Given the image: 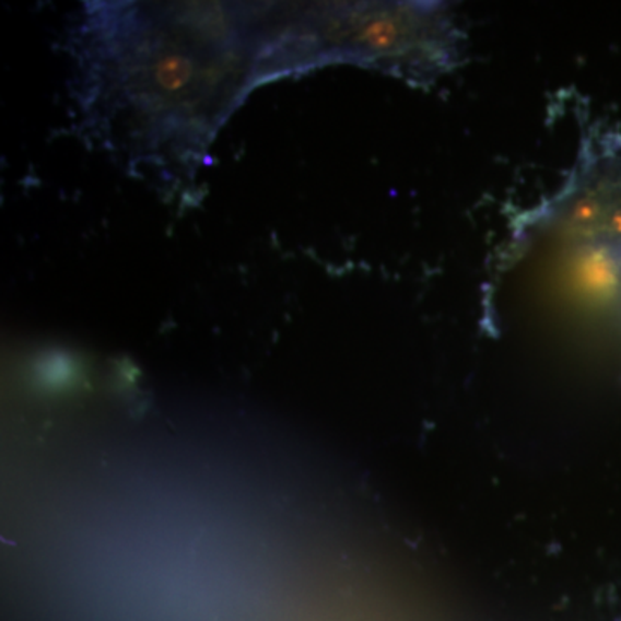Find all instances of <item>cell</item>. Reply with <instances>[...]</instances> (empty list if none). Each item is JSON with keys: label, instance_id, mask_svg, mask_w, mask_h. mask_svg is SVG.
Listing matches in <instances>:
<instances>
[{"label": "cell", "instance_id": "obj_2", "mask_svg": "<svg viewBox=\"0 0 621 621\" xmlns=\"http://www.w3.org/2000/svg\"><path fill=\"white\" fill-rule=\"evenodd\" d=\"M560 238L596 286L621 297V136L585 131L563 187L530 216Z\"/></svg>", "mask_w": 621, "mask_h": 621}, {"label": "cell", "instance_id": "obj_1", "mask_svg": "<svg viewBox=\"0 0 621 621\" xmlns=\"http://www.w3.org/2000/svg\"><path fill=\"white\" fill-rule=\"evenodd\" d=\"M468 37L447 2H340L298 9L286 32L295 66L363 62L429 86L458 70Z\"/></svg>", "mask_w": 621, "mask_h": 621}]
</instances>
